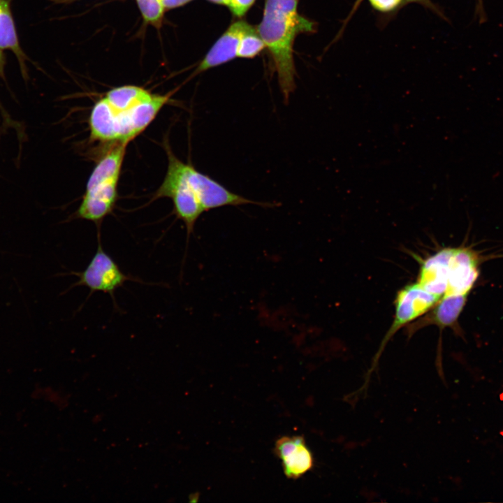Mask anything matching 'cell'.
Listing matches in <instances>:
<instances>
[{"label": "cell", "mask_w": 503, "mask_h": 503, "mask_svg": "<svg viewBox=\"0 0 503 503\" xmlns=\"http://www.w3.org/2000/svg\"><path fill=\"white\" fill-rule=\"evenodd\" d=\"M298 0H265L263 18L256 31L268 49L285 102L296 88L293 46L296 37L313 32L315 23L300 15Z\"/></svg>", "instance_id": "obj_1"}, {"label": "cell", "mask_w": 503, "mask_h": 503, "mask_svg": "<svg viewBox=\"0 0 503 503\" xmlns=\"http://www.w3.org/2000/svg\"><path fill=\"white\" fill-rule=\"evenodd\" d=\"M467 296H442L425 316L411 326V330H418L426 325L435 324L443 329L453 326L457 321Z\"/></svg>", "instance_id": "obj_10"}, {"label": "cell", "mask_w": 503, "mask_h": 503, "mask_svg": "<svg viewBox=\"0 0 503 503\" xmlns=\"http://www.w3.org/2000/svg\"><path fill=\"white\" fill-rule=\"evenodd\" d=\"M72 274L78 277L74 286H86L91 293L97 291L108 293L114 303L115 291L122 287L126 282L136 280L123 272L115 260L105 252L99 238L96 253L85 269Z\"/></svg>", "instance_id": "obj_3"}, {"label": "cell", "mask_w": 503, "mask_h": 503, "mask_svg": "<svg viewBox=\"0 0 503 503\" xmlns=\"http://www.w3.org/2000/svg\"><path fill=\"white\" fill-rule=\"evenodd\" d=\"M478 1H479V5H481V6L482 7V6H481V5H482V3H481V0H478Z\"/></svg>", "instance_id": "obj_21"}, {"label": "cell", "mask_w": 503, "mask_h": 503, "mask_svg": "<svg viewBox=\"0 0 503 503\" xmlns=\"http://www.w3.org/2000/svg\"><path fill=\"white\" fill-rule=\"evenodd\" d=\"M164 148L170 164L194 192L203 211L226 205H258L263 207L272 206L268 203L256 202L234 194L207 175L196 170L191 163H185L172 152L166 140Z\"/></svg>", "instance_id": "obj_2"}, {"label": "cell", "mask_w": 503, "mask_h": 503, "mask_svg": "<svg viewBox=\"0 0 503 503\" xmlns=\"http://www.w3.org/2000/svg\"><path fill=\"white\" fill-rule=\"evenodd\" d=\"M208 1L210 2H212L214 3L225 5L226 6L228 5V0H208Z\"/></svg>", "instance_id": "obj_20"}, {"label": "cell", "mask_w": 503, "mask_h": 503, "mask_svg": "<svg viewBox=\"0 0 503 503\" xmlns=\"http://www.w3.org/2000/svg\"><path fill=\"white\" fill-rule=\"evenodd\" d=\"M255 0H228L227 6L238 17L243 16L254 3Z\"/></svg>", "instance_id": "obj_16"}, {"label": "cell", "mask_w": 503, "mask_h": 503, "mask_svg": "<svg viewBox=\"0 0 503 503\" xmlns=\"http://www.w3.org/2000/svg\"><path fill=\"white\" fill-rule=\"evenodd\" d=\"M152 95L153 94L144 88L124 85L108 91L104 98L113 110L123 111L135 107L151 98Z\"/></svg>", "instance_id": "obj_12"}, {"label": "cell", "mask_w": 503, "mask_h": 503, "mask_svg": "<svg viewBox=\"0 0 503 503\" xmlns=\"http://www.w3.org/2000/svg\"><path fill=\"white\" fill-rule=\"evenodd\" d=\"M144 20L155 27L162 21L164 8L161 0H136Z\"/></svg>", "instance_id": "obj_14"}, {"label": "cell", "mask_w": 503, "mask_h": 503, "mask_svg": "<svg viewBox=\"0 0 503 503\" xmlns=\"http://www.w3.org/2000/svg\"><path fill=\"white\" fill-rule=\"evenodd\" d=\"M440 297L421 287L417 282L406 285L398 293L395 300L394 320L382 340L376 358L392 336L403 326L407 325L430 311Z\"/></svg>", "instance_id": "obj_4"}, {"label": "cell", "mask_w": 503, "mask_h": 503, "mask_svg": "<svg viewBox=\"0 0 503 503\" xmlns=\"http://www.w3.org/2000/svg\"><path fill=\"white\" fill-rule=\"evenodd\" d=\"M363 0H356L352 8V10H351L349 15L347 17L344 26L342 27V29H344V27L347 24V22L349 20V19L351 17L353 14L356 12V10L358 9V6L361 3V2ZM371 7L375 10L377 12L381 13H391L393 12H395L402 8L404 6V1L403 0H367Z\"/></svg>", "instance_id": "obj_15"}, {"label": "cell", "mask_w": 503, "mask_h": 503, "mask_svg": "<svg viewBox=\"0 0 503 503\" xmlns=\"http://www.w3.org/2000/svg\"><path fill=\"white\" fill-rule=\"evenodd\" d=\"M164 9H172L187 4L192 0H161Z\"/></svg>", "instance_id": "obj_18"}, {"label": "cell", "mask_w": 503, "mask_h": 503, "mask_svg": "<svg viewBox=\"0 0 503 503\" xmlns=\"http://www.w3.org/2000/svg\"><path fill=\"white\" fill-rule=\"evenodd\" d=\"M265 47L256 29L252 27L242 36L237 52V57L252 58Z\"/></svg>", "instance_id": "obj_13"}, {"label": "cell", "mask_w": 503, "mask_h": 503, "mask_svg": "<svg viewBox=\"0 0 503 503\" xmlns=\"http://www.w3.org/2000/svg\"><path fill=\"white\" fill-rule=\"evenodd\" d=\"M6 58L2 50H0V78L4 77V66Z\"/></svg>", "instance_id": "obj_19"}, {"label": "cell", "mask_w": 503, "mask_h": 503, "mask_svg": "<svg viewBox=\"0 0 503 503\" xmlns=\"http://www.w3.org/2000/svg\"><path fill=\"white\" fill-rule=\"evenodd\" d=\"M275 453L282 460L285 475L297 479L313 466V457L301 436L282 437L275 448Z\"/></svg>", "instance_id": "obj_7"}, {"label": "cell", "mask_w": 503, "mask_h": 503, "mask_svg": "<svg viewBox=\"0 0 503 503\" xmlns=\"http://www.w3.org/2000/svg\"><path fill=\"white\" fill-rule=\"evenodd\" d=\"M252 27L244 20L232 23L206 54L196 72L205 71L236 57L240 38Z\"/></svg>", "instance_id": "obj_8"}, {"label": "cell", "mask_w": 503, "mask_h": 503, "mask_svg": "<svg viewBox=\"0 0 503 503\" xmlns=\"http://www.w3.org/2000/svg\"><path fill=\"white\" fill-rule=\"evenodd\" d=\"M10 2V0H0V50L12 51L25 73V60L28 58L20 45Z\"/></svg>", "instance_id": "obj_11"}, {"label": "cell", "mask_w": 503, "mask_h": 503, "mask_svg": "<svg viewBox=\"0 0 503 503\" xmlns=\"http://www.w3.org/2000/svg\"><path fill=\"white\" fill-rule=\"evenodd\" d=\"M118 182L110 181L85 189L82 200L75 212V217L100 226L103 219L112 212L115 206L118 197Z\"/></svg>", "instance_id": "obj_6"}, {"label": "cell", "mask_w": 503, "mask_h": 503, "mask_svg": "<svg viewBox=\"0 0 503 503\" xmlns=\"http://www.w3.org/2000/svg\"><path fill=\"white\" fill-rule=\"evenodd\" d=\"M453 248H444L424 260L417 283L425 290L442 297L448 285L449 262Z\"/></svg>", "instance_id": "obj_9"}, {"label": "cell", "mask_w": 503, "mask_h": 503, "mask_svg": "<svg viewBox=\"0 0 503 503\" xmlns=\"http://www.w3.org/2000/svg\"><path fill=\"white\" fill-rule=\"evenodd\" d=\"M404 1V6L410 3H418L427 8H429L430 10H432L433 12L436 13L438 15L442 17V18H445V16L443 15L442 12L437 8V6L432 2L431 0H403Z\"/></svg>", "instance_id": "obj_17"}, {"label": "cell", "mask_w": 503, "mask_h": 503, "mask_svg": "<svg viewBox=\"0 0 503 503\" xmlns=\"http://www.w3.org/2000/svg\"><path fill=\"white\" fill-rule=\"evenodd\" d=\"M479 275L477 258L465 248H453L447 289L443 296H468Z\"/></svg>", "instance_id": "obj_5"}]
</instances>
